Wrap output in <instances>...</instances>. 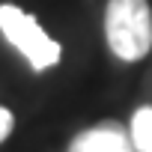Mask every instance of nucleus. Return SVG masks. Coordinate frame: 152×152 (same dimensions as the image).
I'll return each instance as SVG.
<instances>
[{"label":"nucleus","mask_w":152,"mask_h":152,"mask_svg":"<svg viewBox=\"0 0 152 152\" xmlns=\"http://www.w3.org/2000/svg\"><path fill=\"white\" fill-rule=\"evenodd\" d=\"M0 33L18 54H24L33 72L54 69L63 57V45L51 39L27 9L15 3H0Z\"/></svg>","instance_id":"2"},{"label":"nucleus","mask_w":152,"mask_h":152,"mask_svg":"<svg viewBox=\"0 0 152 152\" xmlns=\"http://www.w3.org/2000/svg\"><path fill=\"white\" fill-rule=\"evenodd\" d=\"M104 39L113 57L137 63L152 51V6L149 0H107Z\"/></svg>","instance_id":"1"},{"label":"nucleus","mask_w":152,"mask_h":152,"mask_svg":"<svg viewBox=\"0 0 152 152\" xmlns=\"http://www.w3.org/2000/svg\"><path fill=\"white\" fill-rule=\"evenodd\" d=\"M131 143L137 152H152V107L149 104H140L131 116Z\"/></svg>","instance_id":"4"},{"label":"nucleus","mask_w":152,"mask_h":152,"mask_svg":"<svg viewBox=\"0 0 152 152\" xmlns=\"http://www.w3.org/2000/svg\"><path fill=\"white\" fill-rule=\"evenodd\" d=\"M66 152H137L131 143V131L113 119L99 122L93 128H84L81 134H75Z\"/></svg>","instance_id":"3"},{"label":"nucleus","mask_w":152,"mask_h":152,"mask_svg":"<svg viewBox=\"0 0 152 152\" xmlns=\"http://www.w3.org/2000/svg\"><path fill=\"white\" fill-rule=\"evenodd\" d=\"M12 128H15V113H12L9 107L0 104V143H3V140L12 134Z\"/></svg>","instance_id":"5"}]
</instances>
